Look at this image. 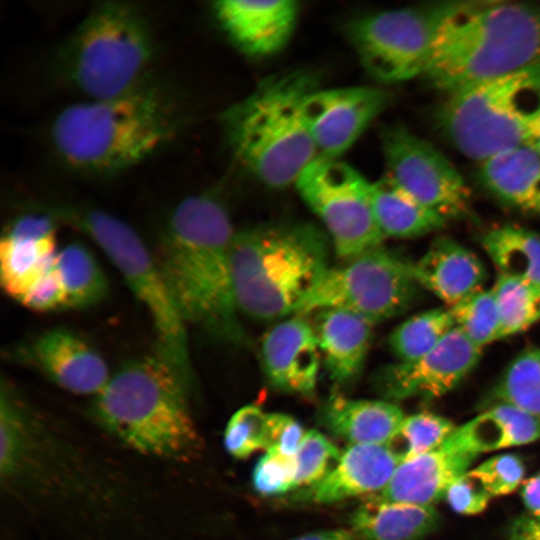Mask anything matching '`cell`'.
Instances as JSON below:
<instances>
[{"label":"cell","instance_id":"16","mask_svg":"<svg viewBox=\"0 0 540 540\" xmlns=\"http://www.w3.org/2000/svg\"><path fill=\"white\" fill-rule=\"evenodd\" d=\"M481 352L455 327L422 357L385 368L378 377L379 389L388 400L442 397L475 368Z\"/></svg>","mask_w":540,"mask_h":540},{"label":"cell","instance_id":"40","mask_svg":"<svg viewBox=\"0 0 540 540\" xmlns=\"http://www.w3.org/2000/svg\"><path fill=\"white\" fill-rule=\"evenodd\" d=\"M444 498L456 513L476 515L487 508L492 496L473 470H468L449 486Z\"/></svg>","mask_w":540,"mask_h":540},{"label":"cell","instance_id":"30","mask_svg":"<svg viewBox=\"0 0 540 540\" xmlns=\"http://www.w3.org/2000/svg\"><path fill=\"white\" fill-rule=\"evenodd\" d=\"M55 266L62 281L66 308H85L108 292L107 278L86 246L73 242L58 250Z\"/></svg>","mask_w":540,"mask_h":540},{"label":"cell","instance_id":"27","mask_svg":"<svg viewBox=\"0 0 540 540\" xmlns=\"http://www.w3.org/2000/svg\"><path fill=\"white\" fill-rule=\"evenodd\" d=\"M356 540H421L439 523L434 506L383 503L369 499L350 517Z\"/></svg>","mask_w":540,"mask_h":540},{"label":"cell","instance_id":"15","mask_svg":"<svg viewBox=\"0 0 540 540\" xmlns=\"http://www.w3.org/2000/svg\"><path fill=\"white\" fill-rule=\"evenodd\" d=\"M12 358L37 369L62 389L96 396L111 375L102 355L82 336L65 327L46 330L18 345Z\"/></svg>","mask_w":540,"mask_h":540},{"label":"cell","instance_id":"41","mask_svg":"<svg viewBox=\"0 0 540 540\" xmlns=\"http://www.w3.org/2000/svg\"><path fill=\"white\" fill-rule=\"evenodd\" d=\"M20 303L39 312L67 309L64 287L55 264L32 286Z\"/></svg>","mask_w":540,"mask_h":540},{"label":"cell","instance_id":"22","mask_svg":"<svg viewBox=\"0 0 540 540\" xmlns=\"http://www.w3.org/2000/svg\"><path fill=\"white\" fill-rule=\"evenodd\" d=\"M420 287L452 307L483 288L486 270L478 256L456 240L435 239L413 263Z\"/></svg>","mask_w":540,"mask_h":540},{"label":"cell","instance_id":"31","mask_svg":"<svg viewBox=\"0 0 540 540\" xmlns=\"http://www.w3.org/2000/svg\"><path fill=\"white\" fill-rule=\"evenodd\" d=\"M454 328L448 307L433 308L398 325L389 344L399 362H412L434 349Z\"/></svg>","mask_w":540,"mask_h":540},{"label":"cell","instance_id":"21","mask_svg":"<svg viewBox=\"0 0 540 540\" xmlns=\"http://www.w3.org/2000/svg\"><path fill=\"white\" fill-rule=\"evenodd\" d=\"M400 461L386 445H350L335 467L312 486L307 498L331 504L365 494H377L386 487Z\"/></svg>","mask_w":540,"mask_h":540},{"label":"cell","instance_id":"23","mask_svg":"<svg viewBox=\"0 0 540 540\" xmlns=\"http://www.w3.org/2000/svg\"><path fill=\"white\" fill-rule=\"evenodd\" d=\"M374 323L343 309L319 311L314 327L326 370L332 381L344 385L363 370Z\"/></svg>","mask_w":540,"mask_h":540},{"label":"cell","instance_id":"20","mask_svg":"<svg viewBox=\"0 0 540 540\" xmlns=\"http://www.w3.org/2000/svg\"><path fill=\"white\" fill-rule=\"evenodd\" d=\"M478 455L444 442L439 448L401 462L384 489L369 499L383 503L434 506Z\"/></svg>","mask_w":540,"mask_h":540},{"label":"cell","instance_id":"7","mask_svg":"<svg viewBox=\"0 0 540 540\" xmlns=\"http://www.w3.org/2000/svg\"><path fill=\"white\" fill-rule=\"evenodd\" d=\"M152 55V35L142 13L128 3L104 2L68 40L61 66L75 88L90 100H100L144 80Z\"/></svg>","mask_w":540,"mask_h":540},{"label":"cell","instance_id":"5","mask_svg":"<svg viewBox=\"0 0 540 540\" xmlns=\"http://www.w3.org/2000/svg\"><path fill=\"white\" fill-rule=\"evenodd\" d=\"M316 88L311 72L277 74L222 114L233 155L263 184H295L319 157L303 115L304 100Z\"/></svg>","mask_w":540,"mask_h":540},{"label":"cell","instance_id":"1","mask_svg":"<svg viewBox=\"0 0 540 540\" xmlns=\"http://www.w3.org/2000/svg\"><path fill=\"white\" fill-rule=\"evenodd\" d=\"M234 230L224 205L208 194L183 199L159 240V264L186 325L242 343L231 266Z\"/></svg>","mask_w":540,"mask_h":540},{"label":"cell","instance_id":"34","mask_svg":"<svg viewBox=\"0 0 540 540\" xmlns=\"http://www.w3.org/2000/svg\"><path fill=\"white\" fill-rule=\"evenodd\" d=\"M457 426L432 412L405 416L396 436L388 446L400 463L439 448Z\"/></svg>","mask_w":540,"mask_h":540},{"label":"cell","instance_id":"26","mask_svg":"<svg viewBox=\"0 0 540 540\" xmlns=\"http://www.w3.org/2000/svg\"><path fill=\"white\" fill-rule=\"evenodd\" d=\"M540 439V418L507 403H498L459 426L445 441L478 455L529 444Z\"/></svg>","mask_w":540,"mask_h":540},{"label":"cell","instance_id":"42","mask_svg":"<svg viewBox=\"0 0 540 540\" xmlns=\"http://www.w3.org/2000/svg\"><path fill=\"white\" fill-rule=\"evenodd\" d=\"M305 434L303 426L293 417L282 413H268L267 450L275 449L282 454L293 456Z\"/></svg>","mask_w":540,"mask_h":540},{"label":"cell","instance_id":"12","mask_svg":"<svg viewBox=\"0 0 540 540\" xmlns=\"http://www.w3.org/2000/svg\"><path fill=\"white\" fill-rule=\"evenodd\" d=\"M296 188L324 224L338 257L350 260L381 246L371 182L347 163L318 157L301 173Z\"/></svg>","mask_w":540,"mask_h":540},{"label":"cell","instance_id":"11","mask_svg":"<svg viewBox=\"0 0 540 540\" xmlns=\"http://www.w3.org/2000/svg\"><path fill=\"white\" fill-rule=\"evenodd\" d=\"M458 1L369 14L352 21L348 37L366 71L382 83L423 75L440 26Z\"/></svg>","mask_w":540,"mask_h":540},{"label":"cell","instance_id":"19","mask_svg":"<svg viewBox=\"0 0 540 540\" xmlns=\"http://www.w3.org/2000/svg\"><path fill=\"white\" fill-rule=\"evenodd\" d=\"M212 9L234 44L257 57L274 54L286 45L299 12L293 0H220Z\"/></svg>","mask_w":540,"mask_h":540},{"label":"cell","instance_id":"44","mask_svg":"<svg viewBox=\"0 0 540 540\" xmlns=\"http://www.w3.org/2000/svg\"><path fill=\"white\" fill-rule=\"evenodd\" d=\"M521 496L530 514L535 518H540V473L523 483Z\"/></svg>","mask_w":540,"mask_h":540},{"label":"cell","instance_id":"24","mask_svg":"<svg viewBox=\"0 0 540 540\" xmlns=\"http://www.w3.org/2000/svg\"><path fill=\"white\" fill-rule=\"evenodd\" d=\"M405 415L392 401L350 399L332 394L322 407V424L351 445H386L396 436Z\"/></svg>","mask_w":540,"mask_h":540},{"label":"cell","instance_id":"2","mask_svg":"<svg viewBox=\"0 0 540 540\" xmlns=\"http://www.w3.org/2000/svg\"><path fill=\"white\" fill-rule=\"evenodd\" d=\"M183 125L178 97L164 85L144 79L117 96L66 107L52 123L51 140L73 169L109 175L160 150Z\"/></svg>","mask_w":540,"mask_h":540},{"label":"cell","instance_id":"43","mask_svg":"<svg viewBox=\"0 0 540 540\" xmlns=\"http://www.w3.org/2000/svg\"><path fill=\"white\" fill-rule=\"evenodd\" d=\"M506 540H540V518L518 517L512 522Z\"/></svg>","mask_w":540,"mask_h":540},{"label":"cell","instance_id":"33","mask_svg":"<svg viewBox=\"0 0 540 540\" xmlns=\"http://www.w3.org/2000/svg\"><path fill=\"white\" fill-rule=\"evenodd\" d=\"M492 289L499 308L501 339L540 320V285L498 275Z\"/></svg>","mask_w":540,"mask_h":540},{"label":"cell","instance_id":"9","mask_svg":"<svg viewBox=\"0 0 540 540\" xmlns=\"http://www.w3.org/2000/svg\"><path fill=\"white\" fill-rule=\"evenodd\" d=\"M52 216L85 233L107 255L149 313L156 334V352L192 384L186 323L157 259L138 234L120 219L99 209L62 207L54 209Z\"/></svg>","mask_w":540,"mask_h":540},{"label":"cell","instance_id":"14","mask_svg":"<svg viewBox=\"0 0 540 540\" xmlns=\"http://www.w3.org/2000/svg\"><path fill=\"white\" fill-rule=\"evenodd\" d=\"M388 102L385 90L370 86L316 88L310 92L303 103V115L318 156L337 159Z\"/></svg>","mask_w":540,"mask_h":540},{"label":"cell","instance_id":"17","mask_svg":"<svg viewBox=\"0 0 540 540\" xmlns=\"http://www.w3.org/2000/svg\"><path fill=\"white\" fill-rule=\"evenodd\" d=\"M54 219L52 215H23L1 238V286L19 302L55 264L58 250Z\"/></svg>","mask_w":540,"mask_h":540},{"label":"cell","instance_id":"29","mask_svg":"<svg viewBox=\"0 0 540 540\" xmlns=\"http://www.w3.org/2000/svg\"><path fill=\"white\" fill-rule=\"evenodd\" d=\"M482 246L498 275L540 285V235L515 225L489 230Z\"/></svg>","mask_w":540,"mask_h":540},{"label":"cell","instance_id":"13","mask_svg":"<svg viewBox=\"0 0 540 540\" xmlns=\"http://www.w3.org/2000/svg\"><path fill=\"white\" fill-rule=\"evenodd\" d=\"M381 144L388 176L418 203L447 220L469 211L467 185L432 144L401 125L384 128Z\"/></svg>","mask_w":540,"mask_h":540},{"label":"cell","instance_id":"37","mask_svg":"<svg viewBox=\"0 0 540 540\" xmlns=\"http://www.w3.org/2000/svg\"><path fill=\"white\" fill-rule=\"evenodd\" d=\"M341 454L328 438L317 430L306 432L296 454L295 487L314 486L338 463Z\"/></svg>","mask_w":540,"mask_h":540},{"label":"cell","instance_id":"10","mask_svg":"<svg viewBox=\"0 0 540 540\" xmlns=\"http://www.w3.org/2000/svg\"><path fill=\"white\" fill-rule=\"evenodd\" d=\"M419 287L413 263L380 246L343 266H329L294 315L343 309L377 323L405 310Z\"/></svg>","mask_w":540,"mask_h":540},{"label":"cell","instance_id":"35","mask_svg":"<svg viewBox=\"0 0 540 540\" xmlns=\"http://www.w3.org/2000/svg\"><path fill=\"white\" fill-rule=\"evenodd\" d=\"M448 308L455 327L480 349L501 339L499 308L492 287L482 288Z\"/></svg>","mask_w":540,"mask_h":540},{"label":"cell","instance_id":"45","mask_svg":"<svg viewBox=\"0 0 540 540\" xmlns=\"http://www.w3.org/2000/svg\"><path fill=\"white\" fill-rule=\"evenodd\" d=\"M291 540H356L350 530L334 529L308 533Z\"/></svg>","mask_w":540,"mask_h":540},{"label":"cell","instance_id":"18","mask_svg":"<svg viewBox=\"0 0 540 540\" xmlns=\"http://www.w3.org/2000/svg\"><path fill=\"white\" fill-rule=\"evenodd\" d=\"M261 358L267 379L278 390L304 396L315 392L321 353L315 329L304 316L294 315L270 329Z\"/></svg>","mask_w":540,"mask_h":540},{"label":"cell","instance_id":"38","mask_svg":"<svg viewBox=\"0 0 540 540\" xmlns=\"http://www.w3.org/2000/svg\"><path fill=\"white\" fill-rule=\"evenodd\" d=\"M295 477V455L289 456L275 449H269L257 461L252 474V483L259 494L276 496L295 489Z\"/></svg>","mask_w":540,"mask_h":540},{"label":"cell","instance_id":"36","mask_svg":"<svg viewBox=\"0 0 540 540\" xmlns=\"http://www.w3.org/2000/svg\"><path fill=\"white\" fill-rule=\"evenodd\" d=\"M224 446L235 458L243 459L268 448V413L256 405L238 409L224 430Z\"/></svg>","mask_w":540,"mask_h":540},{"label":"cell","instance_id":"8","mask_svg":"<svg viewBox=\"0 0 540 540\" xmlns=\"http://www.w3.org/2000/svg\"><path fill=\"white\" fill-rule=\"evenodd\" d=\"M440 127L467 157L480 162L524 145L540 111V60L448 95Z\"/></svg>","mask_w":540,"mask_h":540},{"label":"cell","instance_id":"32","mask_svg":"<svg viewBox=\"0 0 540 540\" xmlns=\"http://www.w3.org/2000/svg\"><path fill=\"white\" fill-rule=\"evenodd\" d=\"M507 403L540 418V348L531 346L507 365L493 391Z\"/></svg>","mask_w":540,"mask_h":540},{"label":"cell","instance_id":"28","mask_svg":"<svg viewBox=\"0 0 540 540\" xmlns=\"http://www.w3.org/2000/svg\"><path fill=\"white\" fill-rule=\"evenodd\" d=\"M375 221L384 238H414L441 228L447 221L406 193L388 175L371 183Z\"/></svg>","mask_w":540,"mask_h":540},{"label":"cell","instance_id":"4","mask_svg":"<svg viewBox=\"0 0 540 540\" xmlns=\"http://www.w3.org/2000/svg\"><path fill=\"white\" fill-rule=\"evenodd\" d=\"M540 60V5L458 1L439 28L423 76L448 95Z\"/></svg>","mask_w":540,"mask_h":540},{"label":"cell","instance_id":"46","mask_svg":"<svg viewBox=\"0 0 540 540\" xmlns=\"http://www.w3.org/2000/svg\"><path fill=\"white\" fill-rule=\"evenodd\" d=\"M524 145L540 154V111L529 124Z\"/></svg>","mask_w":540,"mask_h":540},{"label":"cell","instance_id":"39","mask_svg":"<svg viewBox=\"0 0 540 540\" xmlns=\"http://www.w3.org/2000/svg\"><path fill=\"white\" fill-rule=\"evenodd\" d=\"M492 497L514 492L525 475V466L515 454L493 456L472 469Z\"/></svg>","mask_w":540,"mask_h":540},{"label":"cell","instance_id":"3","mask_svg":"<svg viewBox=\"0 0 540 540\" xmlns=\"http://www.w3.org/2000/svg\"><path fill=\"white\" fill-rule=\"evenodd\" d=\"M191 384L155 352L123 364L93 397L90 415L111 438L151 459H196L202 439L189 404Z\"/></svg>","mask_w":540,"mask_h":540},{"label":"cell","instance_id":"25","mask_svg":"<svg viewBox=\"0 0 540 540\" xmlns=\"http://www.w3.org/2000/svg\"><path fill=\"white\" fill-rule=\"evenodd\" d=\"M479 179L499 202L540 216V154L520 145L481 162Z\"/></svg>","mask_w":540,"mask_h":540},{"label":"cell","instance_id":"6","mask_svg":"<svg viewBox=\"0 0 540 540\" xmlns=\"http://www.w3.org/2000/svg\"><path fill=\"white\" fill-rule=\"evenodd\" d=\"M239 311L258 320L294 314L328 265V241L311 224L260 225L235 232L231 247Z\"/></svg>","mask_w":540,"mask_h":540}]
</instances>
